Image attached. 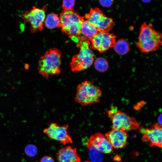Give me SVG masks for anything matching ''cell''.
Wrapping results in <instances>:
<instances>
[{"instance_id":"obj_17","label":"cell","mask_w":162,"mask_h":162,"mask_svg":"<svg viewBox=\"0 0 162 162\" xmlns=\"http://www.w3.org/2000/svg\"><path fill=\"white\" fill-rule=\"evenodd\" d=\"M44 24L48 28H60L59 17L57 14L51 13L48 14L45 19Z\"/></svg>"},{"instance_id":"obj_20","label":"cell","mask_w":162,"mask_h":162,"mask_svg":"<svg viewBox=\"0 0 162 162\" xmlns=\"http://www.w3.org/2000/svg\"><path fill=\"white\" fill-rule=\"evenodd\" d=\"M25 151L27 155L30 157H32L36 154L37 152V149L34 145L29 144L26 147Z\"/></svg>"},{"instance_id":"obj_23","label":"cell","mask_w":162,"mask_h":162,"mask_svg":"<svg viewBox=\"0 0 162 162\" xmlns=\"http://www.w3.org/2000/svg\"><path fill=\"white\" fill-rule=\"evenodd\" d=\"M40 162H54V161L51 157L46 156L41 158Z\"/></svg>"},{"instance_id":"obj_10","label":"cell","mask_w":162,"mask_h":162,"mask_svg":"<svg viewBox=\"0 0 162 162\" xmlns=\"http://www.w3.org/2000/svg\"><path fill=\"white\" fill-rule=\"evenodd\" d=\"M116 36L108 32L99 31L89 40L90 47L103 53L113 47Z\"/></svg>"},{"instance_id":"obj_5","label":"cell","mask_w":162,"mask_h":162,"mask_svg":"<svg viewBox=\"0 0 162 162\" xmlns=\"http://www.w3.org/2000/svg\"><path fill=\"white\" fill-rule=\"evenodd\" d=\"M101 94V90L94 85L92 81L85 80L77 86L74 100L82 106H88L100 102Z\"/></svg>"},{"instance_id":"obj_14","label":"cell","mask_w":162,"mask_h":162,"mask_svg":"<svg viewBox=\"0 0 162 162\" xmlns=\"http://www.w3.org/2000/svg\"><path fill=\"white\" fill-rule=\"evenodd\" d=\"M58 162H80L81 159L76 148L70 146L59 149L56 153Z\"/></svg>"},{"instance_id":"obj_24","label":"cell","mask_w":162,"mask_h":162,"mask_svg":"<svg viewBox=\"0 0 162 162\" xmlns=\"http://www.w3.org/2000/svg\"><path fill=\"white\" fill-rule=\"evenodd\" d=\"M158 122L159 124L162 126V113L159 116L158 118Z\"/></svg>"},{"instance_id":"obj_19","label":"cell","mask_w":162,"mask_h":162,"mask_svg":"<svg viewBox=\"0 0 162 162\" xmlns=\"http://www.w3.org/2000/svg\"><path fill=\"white\" fill-rule=\"evenodd\" d=\"M94 65L96 70L100 72L106 71L109 68L107 61L103 57H99L94 62Z\"/></svg>"},{"instance_id":"obj_25","label":"cell","mask_w":162,"mask_h":162,"mask_svg":"<svg viewBox=\"0 0 162 162\" xmlns=\"http://www.w3.org/2000/svg\"><path fill=\"white\" fill-rule=\"evenodd\" d=\"M143 1V2H149L150 1H149V0H148V1L146 0V1Z\"/></svg>"},{"instance_id":"obj_3","label":"cell","mask_w":162,"mask_h":162,"mask_svg":"<svg viewBox=\"0 0 162 162\" xmlns=\"http://www.w3.org/2000/svg\"><path fill=\"white\" fill-rule=\"evenodd\" d=\"M77 46L79 47V53L72 58L70 63L72 71L80 72L86 69L93 64L94 55L89 46V41L84 36L81 35L78 38Z\"/></svg>"},{"instance_id":"obj_15","label":"cell","mask_w":162,"mask_h":162,"mask_svg":"<svg viewBox=\"0 0 162 162\" xmlns=\"http://www.w3.org/2000/svg\"><path fill=\"white\" fill-rule=\"evenodd\" d=\"M81 31V34H83L88 40L95 36L98 32L95 27L86 20L83 21Z\"/></svg>"},{"instance_id":"obj_6","label":"cell","mask_w":162,"mask_h":162,"mask_svg":"<svg viewBox=\"0 0 162 162\" xmlns=\"http://www.w3.org/2000/svg\"><path fill=\"white\" fill-rule=\"evenodd\" d=\"M107 113L112 123V129L127 132L140 127V124L134 117L118 110L116 106H111L107 110Z\"/></svg>"},{"instance_id":"obj_21","label":"cell","mask_w":162,"mask_h":162,"mask_svg":"<svg viewBox=\"0 0 162 162\" xmlns=\"http://www.w3.org/2000/svg\"><path fill=\"white\" fill-rule=\"evenodd\" d=\"M75 1L74 0L63 1L62 5L63 11H67L73 9Z\"/></svg>"},{"instance_id":"obj_8","label":"cell","mask_w":162,"mask_h":162,"mask_svg":"<svg viewBox=\"0 0 162 162\" xmlns=\"http://www.w3.org/2000/svg\"><path fill=\"white\" fill-rule=\"evenodd\" d=\"M85 17L98 32H108L113 27L114 23L112 18L106 16L99 8H91L89 12Z\"/></svg>"},{"instance_id":"obj_7","label":"cell","mask_w":162,"mask_h":162,"mask_svg":"<svg viewBox=\"0 0 162 162\" xmlns=\"http://www.w3.org/2000/svg\"><path fill=\"white\" fill-rule=\"evenodd\" d=\"M46 10L45 6L41 8L33 6L31 9L25 11L22 14V20L30 24L31 32L34 33L43 30Z\"/></svg>"},{"instance_id":"obj_16","label":"cell","mask_w":162,"mask_h":162,"mask_svg":"<svg viewBox=\"0 0 162 162\" xmlns=\"http://www.w3.org/2000/svg\"><path fill=\"white\" fill-rule=\"evenodd\" d=\"M113 48L115 51L119 55H124L130 50L128 42L124 39H121L116 42Z\"/></svg>"},{"instance_id":"obj_9","label":"cell","mask_w":162,"mask_h":162,"mask_svg":"<svg viewBox=\"0 0 162 162\" xmlns=\"http://www.w3.org/2000/svg\"><path fill=\"white\" fill-rule=\"evenodd\" d=\"M68 124L60 126L55 123H51L43 130V132L50 139L56 140L65 145L72 143L73 141L68 130Z\"/></svg>"},{"instance_id":"obj_2","label":"cell","mask_w":162,"mask_h":162,"mask_svg":"<svg viewBox=\"0 0 162 162\" xmlns=\"http://www.w3.org/2000/svg\"><path fill=\"white\" fill-rule=\"evenodd\" d=\"M62 52L57 48L49 49L40 56L38 69L42 77L48 78L50 76L58 75L62 70L61 68Z\"/></svg>"},{"instance_id":"obj_13","label":"cell","mask_w":162,"mask_h":162,"mask_svg":"<svg viewBox=\"0 0 162 162\" xmlns=\"http://www.w3.org/2000/svg\"><path fill=\"white\" fill-rule=\"evenodd\" d=\"M86 144L92 146L101 153L109 154L113 152L112 147L102 134L96 133L91 136Z\"/></svg>"},{"instance_id":"obj_12","label":"cell","mask_w":162,"mask_h":162,"mask_svg":"<svg viewBox=\"0 0 162 162\" xmlns=\"http://www.w3.org/2000/svg\"><path fill=\"white\" fill-rule=\"evenodd\" d=\"M105 136L112 147L121 148L126 146L128 135L126 131L112 129Z\"/></svg>"},{"instance_id":"obj_26","label":"cell","mask_w":162,"mask_h":162,"mask_svg":"<svg viewBox=\"0 0 162 162\" xmlns=\"http://www.w3.org/2000/svg\"><path fill=\"white\" fill-rule=\"evenodd\" d=\"M83 162H91V161H84Z\"/></svg>"},{"instance_id":"obj_4","label":"cell","mask_w":162,"mask_h":162,"mask_svg":"<svg viewBox=\"0 0 162 162\" xmlns=\"http://www.w3.org/2000/svg\"><path fill=\"white\" fill-rule=\"evenodd\" d=\"M84 17L73 9L63 11L59 17L62 32L70 38L73 37L78 38L81 35V29L84 20Z\"/></svg>"},{"instance_id":"obj_11","label":"cell","mask_w":162,"mask_h":162,"mask_svg":"<svg viewBox=\"0 0 162 162\" xmlns=\"http://www.w3.org/2000/svg\"><path fill=\"white\" fill-rule=\"evenodd\" d=\"M140 132L143 134L142 140L143 142H149L150 147L157 146L162 147V126L157 123L154 124L150 128H143Z\"/></svg>"},{"instance_id":"obj_1","label":"cell","mask_w":162,"mask_h":162,"mask_svg":"<svg viewBox=\"0 0 162 162\" xmlns=\"http://www.w3.org/2000/svg\"><path fill=\"white\" fill-rule=\"evenodd\" d=\"M162 34L156 31L151 23L141 26L136 46L142 52L148 53L158 49L162 45Z\"/></svg>"},{"instance_id":"obj_22","label":"cell","mask_w":162,"mask_h":162,"mask_svg":"<svg viewBox=\"0 0 162 162\" xmlns=\"http://www.w3.org/2000/svg\"><path fill=\"white\" fill-rule=\"evenodd\" d=\"M99 1L101 5L105 7H110L113 2V0H100Z\"/></svg>"},{"instance_id":"obj_18","label":"cell","mask_w":162,"mask_h":162,"mask_svg":"<svg viewBox=\"0 0 162 162\" xmlns=\"http://www.w3.org/2000/svg\"><path fill=\"white\" fill-rule=\"evenodd\" d=\"M88 150L89 156L92 162H102L103 156L101 153L94 146L86 143Z\"/></svg>"}]
</instances>
